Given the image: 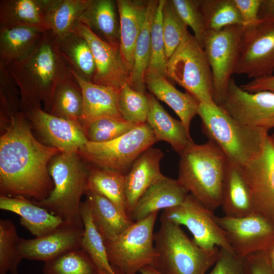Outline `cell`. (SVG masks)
Returning <instances> with one entry per match:
<instances>
[{"mask_svg": "<svg viewBox=\"0 0 274 274\" xmlns=\"http://www.w3.org/2000/svg\"><path fill=\"white\" fill-rule=\"evenodd\" d=\"M21 238L13 222L0 220V274H18V266L23 259L20 250Z\"/></svg>", "mask_w": 274, "mask_h": 274, "instance_id": "obj_39", "label": "cell"}, {"mask_svg": "<svg viewBox=\"0 0 274 274\" xmlns=\"http://www.w3.org/2000/svg\"><path fill=\"white\" fill-rule=\"evenodd\" d=\"M89 0H48L45 11L46 23L59 41L74 32L76 24Z\"/></svg>", "mask_w": 274, "mask_h": 274, "instance_id": "obj_31", "label": "cell"}, {"mask_svg": "<svg viewBox=\"0 0 274 274\" xmlns=\"http://www.w3.org/2000/svg\"><path fill=\"white\" fill-rule=\"evenodd\" d=\"M181 19L191 27L194 36L203 48L206 28L199 0H171Z\"/></svg>", "mask_w": 274, "mask_h": 274, "instance_id": "obj_45", "label": "cell"}, {"mask_svg": "<svg viewBox=\"0 0 274 274\" xmlns=\"http://www.w3.org/2000/svg\"><path fill=\"white\" fill-rule=\"evenodd\" d=\"M70 72L82 90L83 112L80 123L83 129L101 118L122 119L118 105L120 90L84 80L71 67Z\"/></svg>", "mask_w": 274, "mask_h": 274, "instance_id": "obj_19", "label": "cell"}, {"mask_svg": "<svg viewBox=\"0 0 274 274\" xmlns=\"http://www.w3.org/2000/svg\"><path fill=\"white\" fill-rule=\"evenodd\" d=\"M274 20L243 26L234 74L255 79L273 75Z\"/></svg>", "mask_w": 274, "mask_h": 274, "instance_id": "obj_10", "label": "cell"}, {"mask_svg": "<svg viewBox=\"0 0 274 274\" xmlns=\"http://www.w3.org/2000/svg\"><path fill=\"white\" fill-rule=\"evenodd\" d=\"M21 94L15 81L6 67L0 66L1 131L10 121L11 117L21 111Z\"/></svg>", "mask_w": 274, "mask_h": 274, "instance_id": "obj_42", "label": "cell"}, {"mask_svg": "<svg viewBox=\"0 0 274 274\" xmlns=\"http://www.w3.org/2000/svg\"><path fill=\"white\" fill-rule=\"evenodd\" d=\"M53 184L49 196L33 202L60 217L64 224L83 228L80 214L82 196L87 191L89 164L78 152H60L48 165Z\"/></svg>", "mask_w": 274, "mask_h": 274, "instance_id": "obj_5", "label": "cell"}, {"mask_svg": "<svg viewBox=\"0 0 274 274\" xmlns=\"http://www.w3.org/2000/svg\"><path fill=\"white\" fill-rule=\"evenodd\" d=\"M162 30L168 60L188 32L187 26L180 17L171 0H166L163 7Z\"/></svg>", "mask_w": 274, "mask_h": 274, "instance_id": "obj_43", "label": "cell"}, {"mask_svg": "<svg viewBox=\"0 0 274 274\" xmlns=\"http://www.w3.org/2000/svg\"><path fill=\"white\" fill-rule=\"evenodd\" d=\"M237 121L245 125L269 131L274 128V93L243 90L231 78L219 106Z\"/></svg>", "mask_w": 274, "mask_h": 274, "instance_id": "obj_14", "label": "cell"}, {"mask_svg": "<svg viewBox=\"0 0 274 274\" xmlns=\"http://www.w3.org/2000/svg\"><path fill=\"white\" fill-rule=\"evenodd\" d=\"M80 214L84 229L81 249L89 255L99 270L114 272L108 258L104 240L94 224L90 209L85 200L81 203Z\"/></svg>", "mask_w": 274, "mask_h": 274, "instance_id": "obj_36", "label": "cell"}, {"mask_svg": "<svg viewBox=\"0 0 274 274\" xmlns=\"http://www.w3.org/2000/svg\"><path fill=\"white\" fill-rule=\"evenodd\" d=\"M157 142L151 126L146 122L109 142L88 141L78 153L89 165L126 175L136 159Z\"/></svg>", "mask_w": 274, "mask_h": 274, "instance_id": "obj_9", "label": "cell"}, {"mask_svg": "<svg viewBox=\"0 0 274 274\" xmlns=\"http://www.w3.org/2000/svg\"><path fill=\"white\" fill-rule=\"evenodd\" d=\"M89 168L87 190L105 197L128 216L125 194V175L89 164Z\"/></svg>", "mask_w": 274, "mask_h": 274, "instance_id": "obj_32", "label": "cell"}, {"mask_svg": "<svg viewBox=\"0 0 274 274\" xmlns=\"http://www.w3.org/2000/svg\"><path fill=\"white\" fill-rule=\"evenodd\" d=\"M160 221L159 230L154 233L158 257L153 267L163 274H205L215 264L219 249H201L163 213Z\"/></svg>", "mask_w": 274, "mask_h": 274, "instance_id": "obj_6", "label": "cell"}, {"mask_svg": "<svg viewBox=\"0 0 274 274\" xmlns=\"http://www.w3.org/2000/svg\"><path fill=\"white\" fill-rule=\"evenodd\" d=\"M271 266L274 273V248L269 253Z\"/></svg>", "mask_w": 274, "mask_h": 274, "instance_id": "obj_52", "label": "cell"}, {"mask_svg": "<svg viewBox=\"0 0 274 274\" xmlns=\"http://www.w3.org/2000/svg\"><path fill=\"white\" fill-rule=\"evenodd\" d=\"M236 255L245 258L254 253L270 252L274 248V225L253 213L243 217H216Z\"/></svg>", "mask_w": 274, "mask_h": 274, "instance_id": "obj_13", "label": "cell"}, {"mask_svg": "<svg viewBox=\"0 0 274 274\" xmlns=\"http://www.w3.org/2000/svg\"><path fill=\"white\" fill-rule=\"evenodd\" d=\"M158 1H148L144 23L134 49L130 85L134 90L143 93H146L144 77L151 54V28Z\"/></svg>", "mask_w": 274, "mask_h": 274, "instance_id": "obj_34", "label": "cell"}, {"mask_svg": "<svg viewBox=\"0 0 274 274\" xmlns=\"http://www.w3.org/2000/svg\"><path fill=\"white\" fill-rule=\"evenodd\" d=\"M163 213L173 222L185 226L192 234L193 241L201 249L208 251L223 249L234 253L216 216L191 194L189 193L181 204Z\"/></svg>", "mask_w": 274, "mask_h": 274, "instance_id": "obj_12", "label": "cell"}, {"mask_svg": "<svg viewBox=\"0 0 274 274\" xmlns=\"http://www.w3.org/2000/svg\"><path fill=\"white\" fill-rule=\"evenodd\" d=\"M158 213L134 222L120 234L104 241L114 270L120 274H136L145 266H153L158 257L153 233Z\"/></svg>", "mask_w": 274, "mask_h": 274, "instance_id": "obj_7", "label": "cell"}, {"mask_svg": "<svg viewBox=\"0 0 274 274\" xmlns=\"http://www.w3.org/2000/svg\"><path fill=\"white\" fill-rule=\"evenodd\" d=\"M74 32L84 38L91 50L95 65L93 83L119 90L126 84L130 85L131 71L123 59L120 47L107 43L79 20Z\"/></svg>", "mask_w": 274, "mask_h": 274, "instance_id": "obj_15", "label": "cell"}, {"mask_svg": "<svg viewBox=\"0 0 274 274\" xmlns=\"http://www.w3.org/2000/svg\"><path fill=\"white\" fill-rule=\"evenodd\" d=\"M24 114L44 144L60 152H78L88 142L78 122L54 116L39 108Z\"/></svg>", "mask_w": 274, "mask_h": 274, "instance_id": "obj_17", "label": "cell"}, {"mask_svg": "<svg viewBox=\"0 0 274 274\" xmlns=\"http://www.w3.org/2000/svg\"><path fill=\"white\" fill-rule=\"evenodd\" d=\"M269 253H256L245 258L246 274H274L270 264Z\"/></svg>", "mask_w": 274, "mask_h": 274, "instance_id": "obj_47", "label": "cell"}, {"mask_svg": "<svg viewBox=\"0 0 274 274\" xmlns=\"http://www.w3.org/2000/svg\"><path fill=\"white\" fill-rule=\"evenodd\" d=\"M144 81L146 87L156 98L172 108L190 133L191 122L197 115L199 102L190 93L178 90L166 77L155 72L147 70Z\"/></svg>", "mask_w": 274, "mask_h": 274, "instance_id": "obj_23", "label": "cell"}, {"mask_svg": "<svg viewBox=\"0 0 274 274\" xmlns=\"http://www.w3.org/2000/svg\"><path fill=\"white\" fill-rule=\"evenodd\" d=\"M139 272L141 274H163L154 267L150 265H146L142 267Z\"/></svg>", "mask_w": 274, "mask_h": 274, "instance_id": "obj_51", "label": "cell"}, {"mask_svg": "<svg viewBox=\"0 0 274 274\" xmlns=\"http://www.w3.org/2000/svg\"><path fill=\"white\" fill-rule=\"evenodd\" d=\"M32 130L29 120L19 111L1 131V195L40 201L53 189L48 165L60 152L38 141Z\"/></svg>", "mask_w": 274, "mask_h": 274, "instance_id": "obj_1", "label": "cell"}, {"mask_svg": "<svg viewBox=\"0 0 274 274\" xmlns=\"http://www.w3.org/2000/svg\"><path fill=\"white\" fill-rule=\"evenodd\" d=\"M118 105L125 121L137 125L147 122L149 104L146 93L137 91L126 84L120 89Z\"/></svg>", "mask_w": 274, "mask_h": 274, "instance_id": "obj_40", "label": "cell"}, {"mask_svg": "<svg viewBox=\"0 0 274 274\" xmlns=\"http://www.w3.org/2000/svg\"><path fill=\"white\" fill-rule=\"evenodd\" d=\"M59 42L60 51L71 68L84 80L92 82L95 65L85 39L73 32Z\"/></svg>", "mask_w": 274, "mask_h": 274, "instance_id": "obj_35", "label": "cell"}, {"mask_svg": "<svg viewBox=\"0 0 274 274\" xmlns=\"http://www.w3.org/2000/svg\"><path fill=\"white\" fill-rule=\"evenodd\" d=\"M149 104L147 119L157 141L168 143L179 155L193 141L183 123L172 117L153 95L146 93Z\"/></svg>", "mask_w": 274, "mask_h": 274, "instance_id": "obj_26", "label": "cell"}, {"mask_svg": "<svg viewBox=\"0 0 274 274\" xmlns=\"http://www.w3.org/2000/svg\"><path fill=\"white\" fill-rule=\"evenodd\" d=\"M120 23V50L132 72L135 46L144 23L148 1H116Z\"/></svg>", "mask_w": 274, "mask_h": 274, "instance_id": "obj_25", "label": "cell"}, {"mask_svg": "<svg viewBox=\"0 0 274 274\" xmlns=\"http://www.w3.org/2000/svg\"><path fill=\"white\" fill-rule=\"evenodd\" d=\"M239 86L243 90L250 93L262 91L274 93V74L268 77L252 79Z\"/></svg>", "mask_w": 274, "mask_h": 274, "instance_id": "obj_49", "label": "cell"}, {"mask_svg": "<svg viewBox=\"0 0 274 274\" xmlns=\"http://www.w3.org/2000/svg\"><path fill=\"white\" fill-rule=\"evenodd\" d=\"M163 157L160 149L150 147L136 159L125 175V194L128 216L148 188L164 176L160 168Z\"/></svg>", "mask_w": 274, "mask_h": 274, "instance_id": "obj_20", "label": "cell"}, {"mask_svg": "<svg viewBox=\"0 0 274 274\" xmlns=\"http://www.w3.org/2000/svg\"><path fill=\"white\" fill-rule=\"evenodd\" d=\"M188 194L178 180L164 176L148 188L129 217L136 222L161 209L177 207L185 200Z\"/></svg>", "mask_w": 274, "mask_h": 274, "instance_id": "obj_21", "label": "cell"}, {"mask_svg": "<svg viewBox=\"0 0 274 274\" xmlns=\"http://www.w3.org/2000/svg\"><path fill=\"white\" fill-rule=\"evenodd\" d=\"M6 67L19 89L21 111L23 113L42 109V103L44 111L49 112L57 85L70 73L59 42L50 30L43 33L27 56Z\"/></svg>", "mask_w": 274, "mask_h": 274, "instance_id": "obj_2", "label": "cell"}, {"mask_svg": "<svg viewBox=\"0 0 274 274\" xmlns=\"http://www.w3.org/2000/svg\"><path fill=\"white\" fill-rule=\"evenodd\" d=\"M202 133L224 153L230 162L243 167L263 151L268 131L245 125L216 104L199 103Z\"/></svg>", "mask_w": 274, "mask_h": 274, "instance_id": "obj_3", "label": "cell"}, {"mask_svg": "<svg viewBox=\"0 0 274 274\" xmlns=\"http://www.w3.org/2000/svg\"><path fill=\"white\" fill-rule=\"evenodd\" d=\"M209 274H246L245 259L223 249H219L214 266Z\"/></svg>", "mask_w": 274, "mask_h": 274, "instance_id": "obj_46", "label": "cell"}, {"mask_svg": "<svg viewBox=\"0 0 274 274\" xmlns=\"http://www.w3.org/2000/svg\"><path fill=\"white\" fill-rule=\"evenodd\" d=\"M116 2L89 0L79 21L110 44L120 47V23ZM102 39V40H104Z\"/></svg>", "mask_w": 274, "mask_h": 274, "instance_id": "obj_28", "label": "cell"}, {"mask_svg": "<svg viewBox=\"0 0 274 274\" xmlns=\"http://www.w3.org/2000/svg\"><path fill=\"white\" fill-rule=\"evenodd\" d=\"M166 0H159L151 28V54L147 70L167 77V59L162 30V10Z\"/></svg>", "mask_w": 274, "mask_h": 274, "instance_id": "obj_41", "label": "cell"}, {"mask_svg": "<svg viewBox=\"0 0 274 274\" xmlns=\"http://www.w3.org/2000/svg\"><path fill=\"white\" fill-rule=\"evenodd\" d=\"M82 112V90L70 72L57 85L53 93L50 109L48 113L80 123Z\"/></svg>", "mask_w": 274, "mask_h": 274, "instance_id": "obj_33", "label": "cell"}, {"mask_svg": "<svg viewBox=\"0 0 274 274\" xmlns=\"http://www.w3.org/2000/svg\"><path fill=\"white\" fill-rule=\"evenodd\" d=\"M270 138L274 146V133L270 135Z\"/></svg>", "mask_w": 274, "mask_h": 274, "instance_id": "obj_54", "label": "cell"}, {"mask_svg": "<svg viewBox=\"0 0 274 274\" xmlns=\"http://www.w3.org/2000/svg\"><path fill=\"white\" fill-rule=\"evenodd\" d=\"M43 274H100V270L80 248L68 251L45 262Z\"/></svg>", "mask_w": 274, "mask_h": 274, "instance_id": "obj_37", "label": "cell"}, {"mask_svg": "<svg viewBox=\"0 0 274 274\" xmlns=\"http://www.w3.org/2000/svg\"><path fill=\"white\" fill-rule=\"evenodd\" d=\"M114 272H111L106 270H100V274H120L115 270H114Z\"/></svg>", "mask_w": 274, "mask_h": 274, "instance_id": "obj_53", "label": "cell"}, {"mask_svg": "<svg viewBox=\"0 0 274 274\" xmlns=\"http://www.w3.org/2000/svg\"><path fill=\"white\" fill-rule=\"evenodd\" d=\"M138 125L122 119L105 118L91 122L84 130L88 141L104 143L122 136Z\"/></svg>", "mask_w": 274, "mask_h": 274, "instance_id": "obj_44", "label": "cell"}, {"mask_svg": "<svg viewBox=\"0 0 274 274\" xmlns=\"http://www.w3.org/2000/svg\"><path fill=\"white\" fill-rule=\"evenodd\" d=\"M47 30L33 26L0 27V66L27 56Z\"/></svg>", "mask_w": 274, "mask_h": 274, "instance_id": "obj_27", "label": "cell"}, {"mask_svg": "<svg viewBox=\"0 0 274 274\" xmlns=\"http://www.w3.org/2000/svg\"><path fill=\"white\" fill-rule=\"evenodd\" d=\"M241 169L250 190L254 213L274 225V146L270 135L262 153Z\"/></svg>", "mask_w": 274, "mask_h": 274, "instance_id": "obj_16", "label": "cell"}, {"mask_svg": "<svg viewBox=\"0 0 274 274\" xmlns=\"http://www.w3.org/2000/svg\"><path fill=\"white\" fill-rule=\"evenodd\" d=\"M258 19L274 20V0H261Z\"/></svg>", "mask_w": 274, "mask_h": 274, "instance_id": "obj_50", "label": "cell"}, {"mask_svg": "<svg viewBox=\"0 0 274 274\" xmlns=\"http://www.w3.org/2000/svg\"><path fill=\"white\" fill-rule=\"evenodd\" d=\"M178 181L206 208L221 206V187L227 159L213 142L190 144L180 154Z\"/></svg>", "mask_w": 274, "mask_h": 274, "instance_id": "obj_4", "label": "cell"}, {"mask_svg": "<svg viewBox=\"0 0 274 274\" xmlns=\"http://www.w3.org/2000/svg\"><path fill=\"white\" fill-rule=\"evenodd\" d=\"M243 26L230 25L219 30H207L206 33L203 49L212 70L214 102L219 106L234 74Z\"/></svg>", "mask_w": 274, "mask_h": 274, "instance_id": "obj_11", "label": "cell"}, {"mask_svg": "<svg viewBox=\"0 0 274 274\" xmlns=\"http://www.w3.org/2000/svg\"><path fill=\"white\" fill-rule=\"evenodd\" d=\"M241 17L243 26L257 21L261 0H233Z\"/></svg>", "mask_w": 274, "mask_h": 274, "instance_id": "obj_48", "label": "cell"}, {"mask_svg": "<svg viewBox=\"0 0 274 274\" xmlns=\"http://www.w3.org/2000/svg\"><path fill=\"white\" fill-rule=\"evenodd\" d=\"M167 77L199 103L216 104L212 70L202 46L189 32L168 60Z\"/></svg>", "mask_w": 274, "mask_h": 274, "instance_id": "obj_8", "label": "cell"}, {"mask_svg": "<svg viewBox=\"0 0 274 274\" xmlns=\"http://www.w3.org/2000/svg\"><path fill=\"white\" fill-rule=\"evenodd\" d=\"M47 1H0V27L33 26L49 30L44 16Z\"/></svg>", "mask_w": 274, "mask_h": 274, "instance_id": "obj_30", "label": "cell"}, {"mask_svg": "<svg viewBox=\"0 0 274 274\" xmlns=\"http://www.w3.org/2000/svg\"><path fill=\"white\" fill-rule=\"evenodd\" d=\"M0 209L19 215L20 224L35 237L48 234L64 224L60 217L23 197L0 195Z\"/></svg>", "mask_w": 274, "mask_h": 274, "instance_id": "obj_22", "label": "cell"}, {"mask_svg": "<svg viewBox=\"0 0 274 274\" xmlns=\"http://www.w3.org/2000/svg\"><path fill=\"white\" fill-rule=\"evenodd\" d=\"M83 231V228L63 224L40 237L21 238L20 250L22 258L46 262L68 251L81 249Z\"/></svg>", "mask_w": 274, "mask_h": 274, "instance_id": "obj_18", "label": "cell"}, {"mask_svg": "<svg viewBox=\"0 0 274 274\" xmlns=\"http://www.w3.org/2000/svg\"><path fill=\"white\" fill-rule=\"evenodd\" d=\"M201 9L206 30L216 31L230 25H243L233 0H201Z\"/></svg>", "mask_w": 274, "mask_h": 274, "instance_id": "obj_38", "label": "cell"}, {"mask_svg": "<svg viewBox=\"0 0 274 274\" xmlns=\"http://www.w3.org/2000/svg\"><path fill=\"white\" fill-rule=\"evenodd\" d=\"M85 195L94 224L104 241L117 236L134 222L105 197L89 190Z\"/></svg>", "mask_w": 274, "mask_h": 274, "instance_id": "obj_29", "label": "cell"}, {"mask_svg": "<svg viewBox=\"0 0 274 274\" xmlns=\"http://www.w3.org/2000/svg\"><path fill=\"white\" fill-rule=\"evenodd\" d=\"M224 215L243 217L254 213L251 197L241 167L227 160L221 187V206Z\"/></svg>", "mask_w": 274, "mask_h": 274, "instance_id": "obj_24", "label": "cell"}]
</instances>
